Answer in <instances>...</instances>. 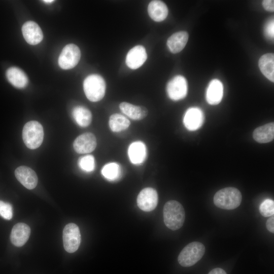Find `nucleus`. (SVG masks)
Returning <instances> with one entry per match:
<instances>
[{"label":"nucleus","instance_id":"f257e3e1","mask_svg":"<svg viewBox=\"0 0 274 274\" xmlns=\"http://www.w3.org/2000/svg\"><path fill=\"white\" fill-rule=\"evenodd\" d=\"M163 216L165 226L172 230H176L183 226L185 219V212L180 202L172 200L165 203Z\"/></svg>","mask_w":274,"mask_h":274},{"label":"nucleus","instance_id":"f03ea898","mask_svg":"<svg viewBox=\"0 0 274 274\" xmlns=\"http://www.w3.org/2000/svg\"><path fill=\"white\" fill-rule=\"evenodd\" d=\"M242 200L241 192L232 187L218 190L214 196V203L216 207L228 210L237 208L241 204Z\"/></svg>","mask_w":274,"mask_h":274},{"label":"nucleus","instance_id":"7ed1b4c3","mask_svg":"<svg viewBox=\"0 0 274 274\" xmlns=\"http://www.w3.org/2000/svg\"><path fill=\"white\" fill-rule=\"evenodd\" d=\"M83 89L87 98L90 101L100 100L106 91V83L104 78L97 74L88 76L83 82Z\"/></svg>","mask_w":274,"mask_h":274},{"label":"nucleus","instance_id":"20e7f679","mask_svg":"<svg viewBox=\"0 0 274 274\" xmlns=\"http://www.w3.org/2000/svg\"><path fill=\"white\" fill-rule=\"evenodd\" d=\"M205 252L204 246L198 242H193L186 246L180 253L178 260L183 267L194 265L203 257Z\"/></svg>","mask_w":274,"mask_h":274},{"label":"nucleus","instance_id":"39448f33","mask_svg":"<svg viewBox=\"0 0 274 274\" xmlns=\"http://www.w3.org/2000/svg\"><path fill=\"white\" fill-rule=\"evenodd\" d=\"M22 138L27 148L30 149L38 148L42 144L44 139L43 126L36 121L28 122L23 127Z\"/></svg>","mask_w":274,"mask_h":274},{"label":"nucleus","instance_id":"423d86ee","mask_svg":"<svg viewBox=\"0 0 274 274\" xmlns=\"http://www.w3.org/2000/svg\"><path fill=\"white\" fill-rule=\"evenodd\" d=\"M80 57L79 48L75 44H69L62 50L58 57V64L63 70L71 69L78 63Z\"/></svg>","mask_w":274,"mask_h":274},{"label":"nucleus","instance_id":"0eeeda50","mask_svg":"<svg viewBox=\"0 0 274 274\" xmlns=\"http://www.w3.org/2000/svg\"><path fill=\"white\" fill-rule=\"evenodd\" d=\"M62 238L65 250L70 253L76 252L81 243L79 227L72 223L66 225L63 230Z\"/></svg>","mask_w":274,"mask_h":274},{"label":"nucleus","instance_id":"6e6552de","mask_svg":"<svg viewBox=\"0 0 274 274\" xmlns=\"http://www.w3.org/2000/svg\"><path fill=\"white\" fill-rule=\"evenodd\" d=\"M188 84L186 79L182 76L174 77L167 83L166 92L168 97L173 100H179L186 96Z\"/></svg>","mask_w":274,"mask_h":274},{"label":"nucleus","instance_id":"1a4fd4ad","mask_svg":"<svg viewBox=\"0 0 274 274\" xmlns=\"http://www.w3.org/2000/svg\"><path fill=\"white\" fill-rule=\"evenodd\" d=\"M158 196L156 190L151 187L142 189L138 195L136 202L138 207L143 211L154 210L158 203Z\"/></svg>","mask_w":274,"mask_h":274},{"label":"nucleus","instance_id":"9d476101","mask_svg":"<svg viewBox=\"0 0 274 274\" xmlns=\"http://www.w3.org/2000/svg\"><path fill=\"white\" fill-rule=\"evenodd\" d=\"M204 118L203 113L200 109L191 107L186 111L183 118V123L188 130L194 131L202 126Z\"/></svg>","mask_w":274,"mask_h":274},{"label":"nucleus","instance_id":"9b49d317","mask_svg":"<svg viewBox=\"0 0 274 274\" xmlns=\"http://www.w3.org/2000/svg\"><path fill=\"white\" fill-rule=\"evenodd\" d=\"M96 144L95 135L92 133L86 132L81 134L75 139L73 147L78 153H88L95 149Z\"/></svg>","mask_w":274,"mask_h":274},{"label":"nucleus","instance_id":"f8f14e48","mask_svg":"<svg viewBox=\"0 0 274 274\" xmlns=\"http://www.w3.org/2000/svg\"><path fill=\"white\" fill-rule=\"evenodd\" d=\"M22 32L26 42L31 45L40 43L43 38L41 28L37 23L32 21H27L23 24Z\"/></svg>","mask_w":274,"mask_h":274},{"label":"nucleus","instance_id":"ddd939ff","mask_svg":"<svg viewBox=\"0 0 274 274\" xmlns=\"http://www.w3.org/2000/svg\"><path fill=\"white\" fill-rule=\"evenodd\" d=\"M147 58V54L144 47L138 45L128 52L126 56L125 63L128 67L135 70L141 66Z\"/></svg>","mask_w":274,"mask_h":274},{"label":"nucleus","instance_id":"4468645a","mask_svg":"<svg viewBox=\"0 0 274 274\" xmlns=\"http://www.w3.org/2000/svg\"><path fill=\"white\" fill-rule=\"evenodd\" d=\"M15 175L18 181L28 189L35 188L38 184V177L30 168L20 166L15 171Z\"/></svg>","mask_w":274,"mask_h":274},{"label":"nucleus","instance_id":"2eb2a0df","mask_svg":"<svg viewBox=\"0 0 274 274\" xmlns=\"http://www.w3.org/2000/svg\"><path fill=\"white\" fill-rule=\"evenodd\" d=\"M30 234L28 225L23 223H18L13 227L10 239L12 243L16 247H21L27 241Z\"/></svg>","mask_w":274,"mask_h":274},{"label":"nucleus","instance_id":"dca6fc26","mask_svg":"<svg viewBox=\"0 0 274 274\" xmlns=\"http://www.w3.org/2000/svg\"><path fill=\"white\" fill-rule=\"evenodd\" d=\"M223 95V86L220 81L212 80L209 84L206 91L207 101L211 105L219 104Z\"/></svg>","mask_w":274,"mask_h":274},{"label":"nucleus","instance_id":"f3484780","mask_svg":"<svg viewBox=\"0 0 274 274\" xmlns=\"http://www.w3.org/2000/svg\"><path fill=\"white\" fill-rule=\"evenodd\" d=\"M128 155L131 163L134 164L143 163L147 155L146 145L141 141L132 143L128 147Z\"/></svg>","mask_w":274,"mask_h":274},{"label":"nucleus","instance_id":"a211bd4d","mask_svg":"<svg viewBox=\"0 0 274 274\" xmlns=\"http://www.w3.org/2000/svg\"><path fill=\"white\" fill-rule=\"evenodd\" d=\"M119 108L123 113L135 120L144 119L148 113V110L145 107L135 106L127 102L120 103Z\"/></svg>","mask_w":274,"mask_h":274},{"label":"nucleus","instance_id":"6ab92c4d","mask_svg":"<svg viewBox=\"0 0 274 274\" xmlns=\"http://www.w3.org/2000/svg\"><path fill=\"white\" fill-rule=\"evenodd\" d=\"M6 77L14 87L23 88L28 84V78L25 73L17 67H11L6 71Z\"/></svg>","mask_w":274,"mask_h":274},{"label":"nucleus","instance_id":"aec40b11","mask_svg":"<svg viewBox=\"0 0 274 274\" xmlns=\"http://www.w3.org/2000/svg\"><path fill=\"white\" fill-rule=\"evenodd\" d=\"M148 12L151 18L156 22L164 20L168 14V9L164 3L161 1H152L148 7Z\"/></svg>","mask_w":274,"mask_h":274},{"label":"nucleus","instance_id":"412c9836","mask_svg":"<svg viewBox=\"0 0 274 274\" xmlns=\"http://www.w3.org/2000/svg\"><path fill=\"white\" fill-rule=\"evenodd\" d=\"M188 39L187 32L181 31L173 34L167 41V46L173 53L181 51L186 46Z\"/></svg>","mask_w":274,"mask_h":274},{"label":"nucleus","instance_id":"4be33fe9","mask_svg":"<svg viewBox=\"0 0 274 274\" xmlns=\"http://www.w3.org/2000/svg\"><path fill=\"white\" fill-rule=\"evenodd\" d=\"M253 137L259 143H267L274 138V124L270 122L256 128L253 131Z\"/></svg>","mask_w":274,"mask_h":274},{"label":"nucleus","instance_id":"5701e85b","mask_svg":"<svg viewBox=\"0 0 274 274\" xmlns=\"http://www.w3.org/2000/svg\"><path fill=\"white\" fill-rule=\"evenodd\" d=\"M259 67L263 75L274 82V55L272 53L263 55L259 60Z\"/></svg>","mask_w":274,"mask_h":274},{"label":"nucleus","instance_id":"b1692460","mask_svg":"<svg viewBox=\"0 0 274 274\" xmlns=\"http://www.w3.org/2000/svg\"><path fill=\"white\" fill-rule=\"evenodd\" d=\"M72 115L76 123L81 127H87L91 122V113L83 106L75 107L72 111Z\"/></svg>","mask_w":274,"mask_h":274},{"label":"nucleus","instance_id":"393cba45","mask_svg":"<svg viewBox=\"0 0 274 274\" xmlns=\"http://www.w3.org/2000/svg\"><path fill=\"white\" fill-rule=\"evenodd\" d=\"M129 120L120 114L112 115L109 121V124L111 130L117 132L126 129L130 125Z\"/></svg>","mask_w":274,"mask_h":274},{"label":"nucleus","instance_id":"a878e982","mask_svg":"<svg viewBox=\"0 0 274 274\" xmlns=\"http://www.w3.org/2000/svg\"><path fill=\"white\" fill-rule=\"evenodd\" d=\"M102 175L107 180L115 181L121 176V169L116 162H110L105 164L101 169Z\"/></svg>","mask_w":274,"mask_h":274},{"label":"nucleus","instance_id":"bb28decb","mask_svg":"<svg viewBox=\"0 0 274 274\" xmlns=\"http://www.w3.org/2000/svg\"><path fill=\"white\" fill-rule=\"evenodd\" d=\"M79 167L86 172H92L95 168V159L92 155H87L80 157L78 160Z\"/></svg>","mask_w":274,"mask_h":274},{"label":"nucleus","instance_id":"cd10ccee","mask_svg":"<svg viewBox=\"0 0 274 274\" xmlns=\"http://www.w3.org/2000/svg\"><path fill=\"white\" fill-rule=\"evenodd\" d=\"M259 212L265 217H269L274 214V201L269 198L265 199L259 206Z\"/></svg>","mask_w":274,"mask_h":274},{"label":"nucleus","instance_id":"c85d7f7f","mask_svg":"<svg viewBox=\"0 0 274 274\" xmlns=\"http://www.w3.org/2000/svg\"><path fill=\"white\" fill-rule=\"evenodd\" d=\"M0 215L5 219L10 220L13 216L12 206L9 203L0 200Z\"/></svg>","mask_w":274,"mask_h":274},{"label":"nucleus","instance_id":"c756f323","mask_svg":"<svg viewBox=\"0 0 274 274\" xmlns=\"http://www.w3.org/2000/svg\"><path fill=\"white\" fill-rule=\"evenodd\" d=\"M273 19H270L265 26L264 31L265 35L269 38L273 39L274 36Z\"/></svg>","mask_w":274,"mask_h":274},{"label":"nucleus","instance_id":"7c9ffc66","mask_svg":"<svg viewBox=\"0 0 274 274\" xmlns=\"http://www.w3.org/2000/svg\"><path fill=\"white\" fill-rule=\"evenodd\" d=\"M274 1L272 0H265L262 2L263 8L267 11L273 12Z\"/></svg>","mask_w":274,"mask_h":274},{"label":"nucleus","instance_id":"2f4dec72","mask_svg":"<svg viewBox=\"0 0 274 274\" xmlns=\"http://www.w3.org/2000/svg\"><path fill=\"white\" fill-rule=\"evenodd\" d=\"M266 226L267 229V230L271 232H274V217L273 215L270 216V218H269L266 222Z\"/></svg>","mask_w":274,"mask_h":274},{"label":"nucleus","instance_id":"473e14b6","mask_svg":"<svg viewBox=\"0 0 274 274\" xmlns=\"http://www.w3.org/2000/svg\"><path fill=\"white\" fill-rule=\"evenodd\" d=\"M208 274H227L226 271L221 268H215L211 270Z\"/></svg>","mask_w":274,"mask_h":274},{"label":"nucleus","instance_id":"72a5a7b5","mask_svg":"<svg viewBox=\"0 0 274 274\" xmlns=\"http://www.w3.org/2000/svg\"><path fill=\"white\" fill-rule=\"evenodd\" d=\"M43 2L45 3H47V4H51L53 2H54V1L53 0H44L43 1Z\"/></svg>","mask_w":274,"mask_h":274}]
</instances>
